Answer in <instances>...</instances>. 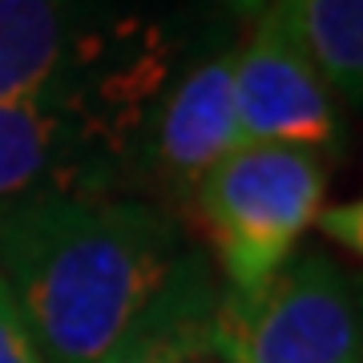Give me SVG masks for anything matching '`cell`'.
<instances>
[{
  "mask_svg": "<svg viewBox=\"0 0 363 363\" xmlns=\"http://www.w3.org/2000/svg\"><path fill=\"white\" fill-rule=\"evenodd\" d=\"M218 335L230 363H355L363 274L298 255L255 291H222Z\"/></svg>",
  "mask_w": 363,
  "mask_h": 363,
  "instance_id": "obj_4",
  "label": "cell"
},
{
  "mask_svg": "<svg viewBox=\"0 0 363 363\" xmlns=\"http://www.w3.org/2000/svg\"><path fill=\"white\" fill-rule=\"evenodd\" d=\"M242 145L234 109V52L202 57L162 93L145 154L154 178L174 194H194L202 178Z\"/></svg>",
  "mask_w": 363,
  "mask_h": 363,
  "instance_id": "obj_7",
  "label": "cell"
},
{
  "mask_svg": "<svg viewBox=\"0 0 363 363\" xmlns=\"http://www.w3.org/2000/svg\"><path fill=\"white\" fill-rule=\"evenodd\" d=\"M315 65L347 101H363V0H295Z\"/></svg>",
  "mask_w": 363,
  "mask_h": 363,
  "instance_id": "obj_9",
  "label": "cell"
},
{
  "mask_svg": "<svg viewBox=\"0 0 363 363\" xmlns=\"http://www.w3.org/2000/svg\"><path fill=\"white\" fill-rule=\"evenodd\" d=\"M169 81V45L145 28L93 73L0 105V206L37 194H105L142 145Z\"/></svg>",
  "mask_w": 363,
  "mask_h": 363,
  "instance_id": "obj_2",
  "label": "cell"
},
{
  "mask_svg": "<svg viewBox=\"0 0 363 363\" xmlns=\"http://www.w3.org/2000/svg\"><path fill=\"white\" fill-rule=\"evenodd\" d=\"M355 363H363V347H359V355H355Z\"/></svg>",
  "mask_w": 363,
  "mask_h": 363,
  "instance_id": "obj_13",
  "label": "cell"
},
{
  "mask_svg": "<svg viewBox=\"0 0 363 363\" xmlns=\"http://www.w3.org/2000/svg\"><path fill=\"white\" fill-rule=\"evenodd\" d=\"M0 363H45L4 274H0Z\"/></svg>",
  "mask_w": 363,
  "mask_h": 363,
  "instance_id": "obj_10",
  "label": "cell"
},
{
  "mask_svg": "<svg viewBox=\"0 0 363 363\" xmlns=\"http://www.w3.org/2000/svg\"><path fill=\"white\" fill-rule=\"evenodd\" d=\"M186 255L166 210L117 194L0 206V274L45 363H101Z\"/></svg>",
  "mask_w": 363,
  "mask_h": 363,
  "instance_id": "obj_1",
  "label": "cell"
},
{
  "mask_svg": "<svg viewBox=\"0 0 363 363\" xmlns=\"http://www.w3.org/2000/svg\"><path fill=\"white\" fill-rule=\"evenodd\" d=\"M218 295L206 259L186 250L150 311L101 363H230L218 335Z\"/></svg>",
  "mask_w": 363,
  "mask_h": 363,
  "instance_id": "obj_8",
  "label": "cell"
},
{
  "mask_svg": "<svg viewBox=\"0 0 363 363\" xmlns=\"http://www.w3.org/2000/svg\"><path fill=\"white\" fill-rule=\"evenodd\" d=\"M226 4H230V9H234L238 16H259L262 9L271 4V0H226Z\"/></svg>",
  "mask_w": 363,
  "mask_h": 363,
  "instance_id": "obj_12",
  "label": "cell"
},
{
  "mask_svg": "<svg viewBox=\"0 0 363 363\" xmlns=\"http://www.w3.org/2000/svg\"><path fill=\"white\" fill-rule=\"evenodd\" d=\"M315 222H319V230H323L331 242H339L343 250H351V255L363 259V198L359 202H343V206L319 210Z\"/></svg>",
  "mask_w": 363,
  "mask_h": 363,
  "instance_id": "obj_11",
  "label": "cell"
},
{
  "mask_svg": "<svg viewBox=\"0 0 363 363\" xmlns=\"http://www.w3.org/2000/svg\"><path fill=\"white\" fill-rule=\"evenodd\" d=\"M323 194V157L295 145H238L210 169L198 186V214L230 291H255L283 271L319 218Z\"/></svg>",
  "mask_w": 363,
  "mask_h": 363,
  "instance_id": "obj_3",
  "label": "cell"
},
{
  "mask_svg": "<svg viewBox=\"0 0 363 363\" xmlns=\"http://www.w3.org/2000/svg\"><path fill=\"white\" fill-rule=\"evenodd\" d=\"M113 0H0V105L81 77L130 49L150 25Z\"/></svg>",
  "mask_w": 363,
  "mask_h": 363,
  "instance_id": "obj_6",
  "label": "cell"
},
{
  "mask_svg": "<svg viewBox=\"0 0 363 363\" xmlns=\"http://www.w3.org/2000/svg\"><path fill=\"white\" fill-rule=\"evenodd\" d=\"M234 109L242 145L335 150L343 142L335 93L298 28L295 0H271L250 45L234 57Z\"/></svg>",
  "mask_w": 363,
  "mask_h": 363,
  "instance_id": "obj_5",
  "label": "cell"
}]
</instances>
